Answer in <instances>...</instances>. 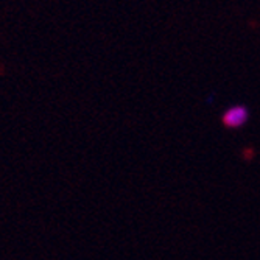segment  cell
I'll return each instance as SVG.
<instances>
[{"instance_id":"cell-1","label":"cell","mask_w":260,"mask_h":260,"mask_svg":"<svg viewBox=\"0 0 260 260\" xmlns=\"http://www.w3.org/2000/svg\"><path fill=\"white\" fill-rule=\"evenodd\" d=\"M248 109L245 106L229 108L223 115V125L228 128H240L248 122Z\"/></svg>"}]
</instances>
